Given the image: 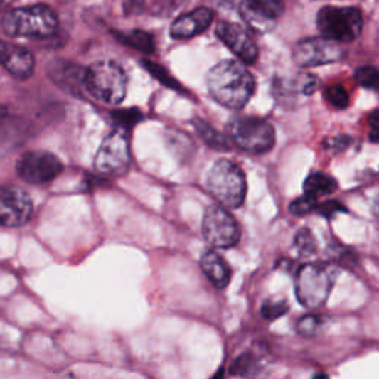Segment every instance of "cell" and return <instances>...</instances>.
<instances>
[{"instance_id": "6da1fadb", "label": "cell", "mask_w": 379, "mask_h": 379, "mask_svg": "<svg viewBox=\"0 0 379 379\" xmlns=\"http://www.w3.org/2000/svg\"><path fill=\"white\" fill-rule=\"evenodd\" d=\"M212 98L221 105L240 110L255 92V79L239 61L225 60L213 65L206 76Z\"/></svg>"}, {"instance_id": "7a4b0ae2", "label": "cell", "mask_w": 379, "mask_h": 379, "mask_svg": "<svg viewBox=\"0 0 379 379\" xmlns=\"http://www.w3.org/2000/svg\"><path fill=\"white\" fill-rule=\"evenodd\" d=\"M2 28L11 38H49L58 28V18L48 5L18 8L4 15Z\"/></svg>"}, {"instance_id": "3957f363", "label": "cell", "mask_w": 379, "mask_h": 379, "mask_svg": "<svg viewBox=\"0 0 379 379\" xmlns=\"http://www.w3.org/2000/svg\"><path fill=\"white\" fill-rule=\"evenodd\" d=\"M85 89L104 104L119 105L128 92V76L114 61H97L85 71Z\"/></svg>"}, {"instance_id": "277c9868", "label": "cell", "mask_w": 379, "mask_h": 379, "mask_svg": "<svg viewBox=\"0 0 379 379\" xmlns=\"http://www.w3.org/2000/svg\"><path fill=\"white\" fill-rule=\"evenodd\" d=\"M208 190L221 206L236 209L243 205L246 197V176L239 165L221 159L213 164L208 174Z\"/></svg>"}, {"instance_id": "5b68a950", "label": "cell", "mask_w": 379, "mask_h": 379, "mask_svg": "<svg viewBox=\"0 0 379 379\" xmlns=\"http://www.w3.org/2000/svg\"><path fill=\"white\" fill-rule=\"evenodd\" d=\"M336 269L328 264H304L295 276V295L306 309H320L328 301L336 279Z\"/></svg>"}, {"instance_id": "8992f818", "label": "cell", "mask_w": 379, "mask_h": 379, "mask_svg": "<svg viewBox=\"0 0 379 379\" xmlns=\"http://www.w3.org/2000/svg\"><path fill=\"white\" fill-rule=\"evenodd\" d=\"M227 135L234 146L250 154H264L274 147L276 132L272 124L261 117L237 116L227 124Z\"/></svg>"}, {"instance_id": "52a82bcc", "label": "cell", "mask_w": 379, "mask_h": 379, "mask_svg": "<svg viewBox=\"0 0 379 379\" xmlns=\"http://www.w3.org/2000/svg\"><path fill=\"white\" fill-rule=\"evenodd\" d=\"M363 14L354 6H323L317 12V28L323 38L338 43L356 41L363 30Z\"/></svg>"}, {"instance_id": "ba28073f", "label": "cell", "mask_w": 379, "mask_h": 379, "mask_svg": "<svg viewBox=\"0 0 379 379\" xmlns=\"http://www.w3.org/2000/svg\"><path fill=\"white\" fill-rule=\"evenodd\" d=\"M202 231L205 240L213 247L228 249L240 240V227L224 206L212 205L206 209Z\"/></svg>"}, {"instance_id": "9c48e42d", "label": "cell", "mask_w": 379, "mask_h": 379, "mask_svg": "<svg viewBox=\"0 0 379 379\" xmlns=\"http://www.w3.org/2000/svg\"><path fill=\"white\" fill-rule=\"evenodd\" d=\"M95 169L100 174L119 176L128 171L131 165L129 142L123 131L112 132L104 138L94 160Z\"/></svg>"}, {"instance_id": "30bf717a", "label": "cell", "mask_w": 379, "mask_h": 379, "mask_svg": "<svg viewBox=\"0 0 379 379\" xmlns=\"http://www.w3.org/2000/svg\"><path fill=\"white\" fill-rule=\"evenodd\" d=\"M63 161L48 151H28L16 161V174L30 184H46L63 172Z\"/></svg>"}, {"instance_id": "8fae6325", "label": "cell", "mask_w": 379, "mask_h": 379, "mask_svg": "<svg viewBox=\"0 0 379 379\" xmlns=\"http://www.w3.org/2000/svg\"><path fill=\"white\" fill-rule=\"evenodd\" d=\"M344 49L338 42L323 38H310L298 42L294 48L292 58L299 67H319L338 63L344 58Z\"/></svg>"}, {"instance_id": "7c38bea8", "label": "cell", "mask_w": 379, "mask_h": 379, "mask_svg": "<svg viewBox=\"0 0 379 379\" xmlns=\"http://www.w3.org/2000/svg\"><path fill=\"white\" fill-rule=\"evenodd\" d=\"M33 213L31 197L20 187L0 186V227H23Z\"/></svg>"}, {"instance_id": "4fadbf2b", "label": "cell", "mask_w": 379, "mask_h": 379, "mask_svg": "<svg viewBox=\"0 0 379 379\" xmlns=\"http://www.w3.org/2000/svg\"><path fill=\"white\" fill-rule=\"evenodd\" d=\"M240 15L243 21L257 33H265L274 27L284 11L283 0H242Z\"/></svg>"}, {"instance_id": "5bb4252c", "label": "cell", "mask_w": 379, "mask_h": 379, "mask_svg": "<svg viewBox=\"0 0 379 379\" xmlns=\"http://www.w3.org/2000/svg\"><path fill=\"white\" fill-rule=\"evenodd\" d=\"M216 36L245 64H254L258 58V48L249 33L234 23L223 21L216 27Z\"/></svg>"}, {"instance_id": "9a60e30c", "label": "cell", "mask_w": 379, "mask_h": 379, "mask_svg": "<svg viewBox=\"0 0 379 379\" xmlns=\"http://www.w3.org/2000/svg\"><path fill=\"white\" fill-rule=\"evenodd\" d=\"M0 65L14 78L24 80L33 75L34 57L23 46L0 41Z\"/></svg>"}, {"instance_id": "2e32d148", "label": "cell", "mask_w": 379, "mask_h": 379, "mask_svg": "<svg viewBox=\"0 0 379 379\" xmlns=\"http://www.w3.org/2000/svg\"><path fill=\"white\" fill-rule=\"evenodd\" d=\"M320 85V80L306 73H298L292 76H284L274 82V94L277 98L284 101H295L298 102L299 98H310Z\"/></svg>"}, {"instance_id": "e0dca14e", "label": "cell", "mask_w": 379, "mask_h": 379, "mask_svg": "<svg viewBox=\"0 0 379 379\" xmlns=\"http://www.w3.org/2000/svg\"><path fill=\"white\" fill-rule=\"evenodd\" d=\"M213 21V14L208 8H197L178 16L171 26V36L176 41H186L196 38L197 34L209 28Z\"/></svg>"}, {"instance_id": "ac0fdd59", "label": "cell", "mask_w": 379, "mask_h": 379, "mask_svg": "<svg viewBox=\"0 0 379 379\" xmlns=\"http://www.w3.org/2000/svg\"><path fill=\"white\" fill-rule=\"evenodd\" d=\"M85 71L86 68L79 64L65 60H55L48 67V75L52 82L73 94H79L82 89H85Z\"/></svg>"}, {"instance_id": "d6986e66", "label": "cell", "mask_w": 379, "mask_h": 379, "mask_svg": "<svg viewBox=\"0 0 379 379\" xmlns=\"http://www.w3.org/2000/svg\"><path fill=\"white\" fill-rule=\"evenodd\" d=\"M201 267L209 282L218 289L227 287L231 279V268L215 250H206L201 258Z\"/></svg>"}, {"instance_id": "ffe728a7", "label": "cell", "mask_w": 379, "mask_h": 379, "mask_svg": "<svg viewBox=\"0 0 379 379\" xmlns=\"http://www.w3.org/2000/svg\"><path fill=\"white\" fill-rule=\"evenodd\" d=\"M338 190L336 179L324 172H314L304 183V191L305 194L313 196L316 198L329 196Z\"/></svg>"}, {"instance_id": "44dd1931", "label": "cell", "mask_w": 379, "mask_h": 379, "mask_svg": "<svg viewBox=\"0 0 379 379\" xmlns=\"http://www.w3.org/2000/svg\"><path fill=\"white\" fill-rule=\"evenodd\" d=\"M193 126H194V129L197 131L198 137H201L205 141L206 146H209L210 149H215V150H228L230 149L225 135H223L220 131H216L213 126H210L203 119H194Z\"/></svg>"}, {"instance_id": "7402d4cb", "label": "cell", "mask_w": 379, "mask_h": 379, "mask_svg": "<svg viewBox=\"0 0 379 379\" xmlns=\"http://www.w3.org/2000/svg\"><path fill=\"white\" fill-rule=\"evenodd\" d=\"M116 38L124 43L128 45L142 53H153L156 49L154 41L151 36L147 31H142V30H132L129 33H116Z\"/></svg>"}, {"instance_id": "603a6c76", "label": "cell", "mask_w": 379, "mask_h": 379, "mask_svg": "<svg viewBox=\"0 0 379 379\" xmlns=\"http://www.w3.org/2000/svg\"><path fill=\"white\" fill-rule=\"evenodd\" d=\"M260 372L258 358L252 353H245L234 360L230 373L234 376H252Z\"/></svg>"}, {"instance_id": "cb8c5ba5", "label": "cell", "mask_w": 379, "mask_h": 379, "mask_svg": "<svg viewBox=\"0 0 379 379\" xmlns=\"http://www.w3.org/2000/svg\"><path fill=\"white\" fill-rule=\"evenodd\" d=\"M294 245L301 257H313L317 252L316 237L309 228H302L295 234Z\"/></svg>"}, {"instance_id": "d4e9b609", "label": "cell", "mask_w": 379, "mask_h": 379, "mask_svg": "<svg viewBox=\"0 0 379 379\" xmlns=\"http://www.w3.org/2000/svg\"><path fill=\"white\" fill-rule=\"evenodd\" d=\"M112 120L120 131H129L137 123L142 120V113L137 108H129V110H116L112 113Z\"/></svg>"}, {"instance_id": "484cf974", "label": "cell", "mask_w": 379, "mask_h": 379, "mask_svg": "<svg viewBox=\"0 0 379 379\" xmlns=\"http://www.w3.org/2000/svg\"><path fill=\"white\" fill-rule=\"evenodd\" d=\"M141 64L146 67V70L149 71V73L156 78L161 85H165L171 89H175V91H178V89H181V86H179V83L168 73V71L165 68H161L159 64L156 63H151V61H147V60H144L141 61Z\"/></svg>"}, {"instance_id": "4316f807", "label": "cell", "mask_w": 379, "mask_h": 379, "mask_svg": "<svg viewBox=\"0 0 379 379\" xmlns=\"http://www.w3.org/2000/svg\"><path fill=\"white\" fill-rule=\"evenodd\" d=\"M326 100L328 102L338 108V110H346L350 105V95L347 92V89L342 85H333L326 89Z\"/></svg>"}, {"instance_id": "83f0119b", "label": "cell", "mask_w": 379, "mask_h": 379, "mask_svg": "<svg viewBox=\"0 0 379 379\" xmlns=\"http://www.w3.org/2000/svg\"><path fill=\"white\" fill-rule=\"evenodd\" d=\"M317 205H319V198L304 193V196L295 198V201L291 203L289 210L297 216H304V215L314 212L317 209Z\"/></svg>"}, {"instance_id": "f1b7e54d", "label": "cell", "mask_w": 379, "mask_h": 379, "mask_svg": "<svg viewBox=\"0 0 379 379\" xmlns=\"http://www.w3.org/2000/svg\"><path fill=\"white\" fill-rule=\"evenodd\" d=\"M289 305L283 299H268L261 306V316L265 320H276L287 313Z\"/></svg>"}, {"instance_id": "f546056e", "label": "cell", "mask_w": 379, "mask_h": 379, "mask_svg": "<svg viewBox=\"0 0 379 379\" xmlns=\"http://www.w3.org/2000/svg\"><path fill=\"white\" fill-rule=\"evenodd\" d=\"M321 324H323V317L321 316H316V314H309V316H304L298 324H297V331L298 333H301L302 336H314L319 333V331L321 329Z\"/></svg>"}, {"instance_id": "4dcf8cb0", "label": "cell", "mask_w": 379, "mask_h": 379, "mask_svg": "<svg viewBox=\"0 0 379 379\" xmlns=\"http://www.w3.org/2000/svg\"><path fill=\"white\" fill-rule=\"evenodd\" d=\"M356 82L366 89H376L378 86V70L375 67L366 65L354 71Z\"/></svg>"}, {"instance_id": "1f68e13d", "label": "cell", "mask_w": 379, "mask_h": 379, "mask_svg": "<svg viewBox=\"0 0 379 379\" xmlns=\"http://www.w3.org/2000/svg\"><path fill=\"white\" fill-rule=\"evenodd\" d=\"M321 216H326V218H332V216H335L336 213H341V212H346V206H342L338 201H328L324 202L321 205H317V209H316Z\"/></svg>"}, {"instance_id": "d6a6232c", "label": "cell", "mask_w": 379, "mask_h": 379, "mask_svg": "<svg viewBox=\"0 0 379 379\" xmlns=\"http://www.w3.org/2000/svg\"><path fill=\"white\" fill-rule=\"evenodd\" d=\"M350 144H351V138L350 137L338 135V137L326 139V142H324V147L329 149L331 151H342V150H346L350 146Z\"/></svg>"}, {"instance_id": "836d02e7", "label": "cell", "mask_w": 379, "mask_h": 379, "mask_svg": "<svg viewBox=\"0 0 379 379\" xmlns=\"http://www.w3.org/2000/svg\"><path fill=\"white\" fill-rule=\"evenodd\" d=\"M376 114H378V112L375 110V112L372 113V116H370V128H372V131H370V138H372L373 142L378 141V119H376Z\"/></svg>"}, {"instance_id": "e575fe53", "label": "cell", "mask_w": 379, "mask_h": 379, "mask_svg": "<svg viewBox=\"0 0 379 379\" xmlns=\"http://www.w3.org/2000/svg\"><path fill=\"white\" fill-rule=\"evenodd\" d=\"M8 2H9V0H0V11H2L8 5Z\"/></svg>"}]
</instances>
